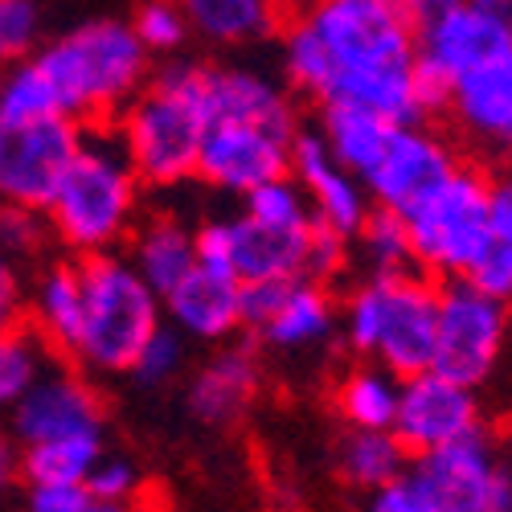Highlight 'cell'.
I'll list each match as a JSON object with an SVG mask.
<instances>
[{
	"instance_id": "1",
	"label": "cell",
	"mask_w": 512,
	"mask_h": 512,
	"mask_svg": "<svg viewBox=\"0 0 512 512\" xmlns=\"http://www.w3.org/2000/svg\"><path fill=\"white\" fill-rule=\"evenodd\" d=\"M283 74L316 103L418 123V41L402 0H308L283 33Z\"/></svg>"
},
{
	"instance_id": "2",
	"label": "cell",
	"mask_w": 512,
	"mask_h": 512,
	"mask_svg": "<svg viewBox=\"0 0 512 512\" xmlns=\"http://www.w3.org/2000/svg\"><path fill=\"white\" fill-rule=\"evenodd\" d=\"M140 173L119 132H82V144L46 201L50 234L82 259L115 250L140 218Z\"/></svg>"
},
{
	"instance_id": "3",
	"label": "cell",
	"mask_w": 512,
	"mask_h": 512,
	"mask_svg": "<svg viewBox=\"0 0 512 512\" xmlns=\"http://www.w3.org/2000/svg\"><path fill=\"white\" fill-rule=\"evenodd\" d=\"M209 123V70L197 62L164 66L123 107L119 140L144 185L173 189L197 177V152Z\"/></svg>"
},
{
	"instance_id": "4",
	"label": "cell",
	"mask_w": 512,
	"mask_h": 512,
	"mask_svg": "<svg viewBox=\"0 0 512 512\" xmlns=\"http://www.w3.org/2000/svg\"><path fill=\"white\" fill-rule=\"evenodd\" d=\"M148 58L127 21H87L33 54L54 87L58 111L70 119L127 107L148 82Z\"/></svg>"
},
{
	"instance_id": "5",
	"label": "cell",
	"mask_w": 512,
	"mask_h": 512,
	"mask_svg": "<svg viewBox=\"0 0 512 512\" xmlns=\"http://www.w3.org/2000/svg\"><path fill=\"white\" fill-rule=\"evenodd\" d=\"M435 320H439V287L410 271L369 275L349 291L340 308L345 345L398 377L431 369L435 357Z\"/></svg>"
},
{
	"instance_id": "6",
	"label": "cell",
	"mask_w": 512,
	"mask_h": 512,
	"mask_svg": "<svg viewBox=\"0 0 512 512\" xmlns=\"http://www.w3.org/2000/svg\"><path fill=\"white\" fill-rule=\"evenodd\" d=\"M164 324L160 295L127 254L82 259V336L74 357L95 373H127L144 340Z\"/></svg>"
},
{
	"instance_id": "7",
	"label": "cell",
	"mask_w": 512,
	"mask_h": 512,
	"mask_svg": "<svg viewBox=\"0 0 512 512\" xmlns=\"http://www.w3.org/2000/svg\"><path fill=\"white\" fill-rule=\"evenodd\" d=\"M402 222L418 271L463 279L492 242V177L472 164H455L402 213Z\"/></svg>"
},
{
	"instance_id": "8",
	"label": "cell",
	"mask_w": 512,
	"mask_h": 512,
	"mask_svg": "<svg viewBox=\"0 0 512 512\" xmlns=\"http://www.w3.org/2000/svg\"><path fill=\"white\" fill-rule=\"evenodd\" d=\"M414 41L422 115H447L451 82L512 46V0H455L443 17L414 29Z\"/></svg>"
},
{
	"instance_id": "9",
	"label": "cell",
	"mask_w": 512,
	"mask_h": 512,
	"mask_svg": "<svg viewBox=\"0 0 512 512\" xmlns=\"http://www.w3.org/2000/svg\"><path fill=\"white\" fill-rule=\"evenodd\" d=\"M78 144L70 115H0V205L46 209Z\"/></svg>"
},
{
	"instance_id": "10",
	"label": "cell",
	"mask_w": 512,
	"mask_h": 512,
	"mask_svg": "<svg viewBox=\"0 0 512 512\" xmlns=\"http://www.w3.org/2000/svg\"><path fill=\"white\" fill-rule=\"evenodd\" d=\"M508 332V308L496 295L480 291L467 279H451L439 287V320H435V357L431 369L459 381V386H480L496 369Z\"/></svg>"
},
{
	"instance_id": "11",
	"label": "cell",
	"mask_w": 512,
	"mask_h": 512,
	"mask_svg": "<svg viewBox=\"0 0 512 512\" xmlns=\"http://www.w3.org/2000/svg\"><path fill=\"white\" fill-rule=\"evenodd\" d=\"M410 476L443 512H512V467L480 431L410 459Z\"/></svg>"
},
{
	"instance_id": "12",
	"label": "cell",
	"mask_w": 512,
	"mask_h": 512,
	"mask_svg": "<svg viewBox=\"0 0 512 512\" xmlns=\"http://www.w3.org/2000/svg\"><path fill=\"white\" fill-rule=\"evenodd\" d=\"M300 132L271 127L259 119H230V115H209L205 140L197 152V181L246 197L275 177L291 173V144Z\"/></svg>"
},
{
	"instance_id": "13",
	"label": "cell",
	"mask_w": 512,
	"mask_h": 512,
	"mask_svg": "<svg viewBox=\"0 0 512 512\" xmlns=\"http://www.w3.org/2000/svg\"><path fill=\"white\" fill-rule=\"evenodd\" d=\"M480 426L476 410V390L459 386V381L422 369L414 377H402V394H398V414H394V435L410 455L435 451L451 439L472 435Z\"/></svg>"
},
{
	"instance_id": "14",
	"label": "cell",
	"mask_w": 512,
	"mask_h": 512,
	"mask_svg": "<svg viewBox=\"0 0 512 512\" xmlns=\"http://www.w3.org/2000/svg\"><path fill=\"white\" fill-rule=\"evenodd\" d=\"M455 164H459V156L451 152V144L443 136H435L431 127H422V119L398 123V132L390 136L381 160L369 168L365 189H369L373 205L406 213L422 193H431Z\"/></svg>"
},
{
	"instance_id": "15",
	"label": "cell",
	"mask_w": 512,
	"mask_h": 512,
	"mask_svg": "<svg viewBox=\"0 0 512 512\" xmlns=\"http://www.w3.org/2000/svg\"><path fill=\"white\" fill-rule=\"evenodd\" d=\"M9 414H13V439L21 447L46 443V439L103 435L99 394L78 373H66V369H46Z\"/></svg>"
},
{
	"instance_id": "16",
	"label": "cell",
	"mask_w": 512,
	"mask_h": 512,
	"mask_svg": "<svg viewBox=\"0 0 512 512\" xmlns=\"http://www.w3.org/2000/svg\"><path fill=\"white\" fill-rule=\"evenodd\" d=\"M447 115L492 156H512V46L451 82Z\"/></svg>"
},
{
	"instance_id": "17",
	"label": "cell",
	"mask_w": 512,
	"mask_h": 512,
	"mask_svg": "<svg viewBox=\"0 0 512 512\" xmlns=\"http://www.w3.org/2000/svg\"><path fill=\"white\" fill-rule=\"evenodd\" d=\"M291 177L300 181V189L308 193V205H312L320 226L353 238L361 230V222L369 218L373 197H369L365 181L353 177L349 168L328 152L320 132H300L295 136V144H291Z\"/></svg>"
},
{
	"instance_id": "18",
	"label": "cell",
	"mask_w": 512,
	"mask_h": 512,
	"mask_svg": "<svg viewBox=\"0 0 512 512\" xmlns=\"http://www.w3.org/2000/svg\"><path fill=\"white\" fill-rule=\"evenodd\" d=\"M160 304L168 324L185 340L218 345V340H230V332L242 328V279L197 263Z\"/></svg>"
},
{
	"instance_id": "19",
	"label": "cell",
	"mask_w": 512,
	"mask_h": 512,
	"mask_svg": "<svg viewBox=\"0 0 512 512\" xmlns=\"http://www.w3.org/2000/svg\"><path fill=\"white\" fill-rule=\"evenodd\" d=\"M259 381H263L259 349L254 345H222V349H213L197 365V373L189 377L185 406L205 426H230L254 402Z\"/></svg>"
},
{
	"instance_id": "20",
	"label": "cell",
	"mask_w": 512,
	"mask_h": 512,
	"mask_svg": "<svg viewBox=\"0 0 512 512\" xmlns=\"http://www.w3.org/2000/svg\"><path fill=\"white\" fill-rule=\"evenodd\" d=\"M340 316L332 295L316 279H287L275 295V308L254 324V340H263L271 353H312L328 345Z\"/></svg>"
},
{
	"instance_id": "21",
	"label": "cell",
	"mask_w": 512,
	"mask_h": 512,
	"mask_svg": "<svg viewBox=\"0 0 512 512\" xmlns=\"http://www.w3.org/2000/svg\"><path fill=\"white\" fill-rule=\"evenodd\" d=\"M320 140L328 152L349 168L353 177H369V168L381 160L390 136L398 132V123L386 119L381 111L357 107V103H320V123H316Z\"/></svg>"
},
{
	"instance_id": "22",
	"label": "cell",
	"mask_w": 512,
	"mask_h": 512,
	"mask_svg": "<svg viewBox=\"0 0 512 512\" xmlns=\"http://www.w3.org/2000/svg\"><path fill=\"white\" fill-rule=\"evenodd\" d=\"M127 259H132L144 283L164 300L197 267V230L164 213V218H152L132 234V254Z\"/></svg>"
},
{
	"instance_id": "23",
	"label": "cell",
	"mask_w": 512,
	"mask_h": 512,
	"mask_svg": "<svg viewBox=\"0 0 512 512\" xmlns=\"http://www.w3.org/2000/svg\"><path fill=\"white\" fill-rule=\"evenodd\" d=\"M29 312L46 345L74 353L82 336V263H54L41 271L33 283Z\"/></svg>"
},
{
	"instance_id": "24",
	"label": "cell",
	"mask_w": 512,
	"mask_h": 512,
	"mask_svg": "<svg viewBox=\"0 0 512 512\" xmlns=\"http://www.w3.org/2000/svg\"><path fill=\"white\" fill-rule=\"evenodd\" d=\"M410 451L394 431H349L336 447V472L361 492H377L410 476Z\"/></svg>"
},
{
	"instance_id": "25",
	"label": "cell",
	"mask_w": 512,
	"mask_h": 512,
	"mask_svg": "<svg viewBox=\"0 0 512 512\" xmlns=\"http://www.w3.org/2000/svg\"><path fill=\"white\" fill-rule=\"evenodd\" d=\"M189 29L213 46H246L275 29L279 0H181Z\"/></svg>"
},
{
	"instance_id": "26",
	"label": "cell",
	"mask_w": 512,
	"mask_h": 512,
	"mask_svg": "<svg viewBox=\"0 0 512 512\" xmlns=\"http://www.w3.org/2000/svg\"><path fill=\"white\" fill-rule=\"evenodd\" d=\"M402 377L386 365H357L336 386V410L349 422V431H394Z\"/></svg>"
},
{
	"instance_id": "27",
	"label": "cell",
	"mask_w": 512,
	"mask_h": 512,
	"mask_svg": "<svg viewBox=\"0 0 512 512\" xmlns=\"http://www.w3.org/2000/svg\"><path fill=\"white\" fill-rule=\"evenodd\" d=\"M103 455V435H74V439H46L21 447V476L29 488L37 484H82Z\"/></svg>"
},
{
	"instance_id": "28",
	"label": "cell",
	"mask_w": 512,
	"mask_h": 512,
	"mask_svg": "<svg viewBox=\"0 0 512 512\" xmlns=\"http://www.w3.org/2000/svg\"><path fill=\"white\" fill-rule=\"evenodd\" d=\"M496 300H512V177L492 181V242L463 275Z\"/></svg>"
},
{
	"instance_id": "29",
	"label": "cell",
	"mask_w": 512,
	"mask_h": 512,
	"mask_svg": "<svg viewBox=\"0 0 512 512\" xmlns=\"http://www.w3.org/2000/svg\"><path fill=\"white\" fill-rule=\"evenodd\" d=\"M357 250L369 267V275H390V271H410L414 267V250H410V234L402 213L373 205L369 218L361 222V230L353 234Z\"/></svg>"
},
{
	"instance_id": "30",
	"label": "cell",
	"mask_w": 512,
	"mask_h": 512,
	"mask_svg": "<svg viewBox=\"0 0 512 512\" xmlns=\"http://www.w3.org/2000/svg\"><path fill=\"white\" fill-rule=\"evenodd\" d=\"M41 373H46V340L17 328L0 332V410H13Z\"/></svg>"
},
{
	"instance_id": "31",
	"label": "cell",
	"mask_w": 512,
	"mask_h": 512,
	"mask_svg": "<svg viewBox=\"0 0 512 512\" xmlns=\"http://www.w3.org/2000/svg\"><path fill=\"white\" fill-rule=\"evenodd\" d=\"M185 361H189V340L173 324H160L144 340V349L136 353L127 377H132L136 386H144V390H160V386H168V381H177L185 373Z\"/></svg>"
},
{
	"instance_id": "32",
	"label": "cell",
	"mask_w": 512,
	"mask_h": 512,
	"mask_svg": "<svg viewBox=\"0 0 512 512\" xmlns=\"http://www.w3.org/2000/svg\"><path fill=\"white\" fill-rule=\"evenodd\" d=\"M132 29L148 54H177L185 46V37L193 33L181 0H144L132 17Z\"/></svg>"
},
{
	"instance_id": "33",
	"label": "cell",
	"mask_w": 512,
	"mask_h": 512,
	"mask_svg": "<svg viewBox=\"0 0 512 512\" xmlns=\"http://www.w3.org/2000/svg\"><path fill=\"white\" fill-rule=\"evenodd\" d=\"M41 37L37 0H0V62H25Z\"/></svg>"
},
{
	"instance_id": "34",
	"label": "cell",
	"mask_w": 512,
	"mask_h": 512,
	"mask_svg": "<svg viewBox=\"0 0 512 512\" xmlns=\"http://www.w3.org/2000/svg\"><path fill=\"white\" fill-rule=\"evenodd\" d=\"M50 234V222L41 209H25V205H0V250L9 254L13 263L33 259Z\"/></svg>"
},
{
	"instance_id": "35",
	"label": "cell",
	"mask_w": 512,
	"mask_h": 512,
	"mask_svg": "<svg viewBox=\"0 0 512 512\" xmlns=\"http://www.w3.org/2000/svg\"><path fill=\"white\" fill-rule=\"evenodd\" d=\"M29 512H123V504L103 500L82 484H37L29 488Z\"/></svg>"
},
{
	"instance_id": "36",
	"label": "cell",
	"mask_w": 512,
	"mask_h": 512,
	"mask_svg": "<svg viewBox=\"0 0 512 512\" xmlns=\"http://www.w3.org/2000/svg\"><path fill=\"white\" fill-rule=\"evenodd\" d=\"M140 484H144L140 467H136L132 459H123V455H107V451L99 455V463L91 467V476H87V488H91V492H99L103 500L123 504V508L136 500Z\"/></svg>"
},
{
	"instance_id": "37",
	"label": "cell",
	"mask_w": 512,
	"mask_h": 512,
	"mask_svg": "<svg viewBox=\"0 0 512 512\" xmlns=\"http://www.w3.org/2000/svg\"><path fill=\"white\" fill-rule=\"evenodd\" d=\"M365 512H443V508L418 488L414 476H402V480H394L386 488L369 492Z\"/></svg>"
},
{
	"instance_id": "38",
	"label": "cell",
	"mask_w": 512,
	"mask_h": 512,
	"mask_svg": "<svg viewBox=\"0 0 512 512\" xmlns=\"http://www.w3.org/2000/svg\"><path fill=\"white\" fill-rule=\"evenodd\" d=\"M21 476V443L13 435H0V492H9Z\"/></svg>"
}]
</instances>
